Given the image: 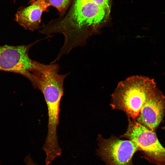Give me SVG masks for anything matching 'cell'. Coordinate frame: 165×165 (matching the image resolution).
<instances>
[{"label": "cell", "instance_id": "obj_8", "mask_svg": "<svg viewBox=\"0 0 165 165\" xmlns=\"http://www.w3.org/2000/svg\"><path fill=\"white\" fill-rule=\"evenodd\" d=\"M50 6L45 0H37L29 6H21L17 11L15 20L25 29L38 30L42 14L48 11L47 9Z\"/></svg>", "mask_w": 165, "mask_h": 165}, {"label": "cell", "instance_id": "obj_3", "mask_svg": "<svg viewBox=\"0 0 165 165\" xmlns=\"http://www.w3.org/2000/svg\"><path fill=\"white\" fill-rule=\"evenodd\" d=\"M156 87L154 79L134 75L119 82L111 95L113 109L124 111L128 118L136 120L150 90Z\"/></svg>", "mask_w": 165, "mask_h": 165}, {"label": "cell", "instance_id": "obj_9", "mask_svg": "<svg viewBox=\"0 0 165 165\" xmlns=\"http://www.w3.org/2000/svg\"><path fill=\"white\" fill-rule=\"evenodd\" d=\"M46 2L56 8L58 11L60 16H64L66 11L70 5L72 0H45Z\"/></svg>", "mask_w": 165, "mask_h": 165}, {"label": "cell", "instance_id": "obj_6", "mask_svg": "<svg viewBox=\"0 0 165 165\" xmlns=\"http://www.w3.org/2000/svg\"><path fill=\"white\" fill-rule=\"evenodd\" d=\"M97 140V153L107 165H133V156L138 150L134 142L114 136L105 139L101 134Z\"/></svg>", "mask_w": 165, "mask_h": 165}, {"label": "cell", "instance_id": "obj_11", "mask_svg": "<svg viewBox=\"0 0 165 165\" xmlns=\"http://www.w3.org/2000/svg\"><path fill=\"white\" fill-rule=\"evenodd\" d=\"M37 0H29L28 2V4L30 5L34 3Z\"/></svg>", "mask_w": 165, "mask_h": 165}, {"label": "cell", "instance_id": "obj_14", "mask_svg": "<svg viewBox=\"0 0 165 165\" xmlns=\"http://www.w3.org/2000/svg\"></svg>", "mask_w": 165, "mask_h": 165}, {"label": "cell", "instance_id": "obj_4", "mask_svg": "<svg viewBox=\"0 0 165 165\" xmlns=\"http://www.w3.org/2000/svg\"><path fill=\"white\" fill-rule=\"evenodd\" d=\"M125 133L120 138H125L135 143L144 157L150 163L165 165V148L161 144L154 131L128 118Z\"/></svg>", "mask_w": 165, "mask_h": 165}, {"label": "cell", "instance_id": "obj_2", "mask_svg": "<svg viewBox=\"0 0 165 165\" xmlns=\"http://www.w3.org/2000/svg\"><path fill=\"white\" fill-rule=\"evenodd\" d=\"M36 62L32 72V84L43 94L48 115L47 134L42 149L48 156H56L61 152L57 140V128L60 101L64 93V82L69 73L59 74L60 66L58 64Z\"/></svg>", "mask_w": 165, "mask_h": 165}, {"label": "cell", "instance_id": "obj_13", "mask_svg": "<svg viewBox=\"0 0 165 165\" xmlns=\"http://www.w3.org/2000/svg\"><path fill=\"white\" fill-rule=\"evenodd\" d=\"M15 2V0H14V2Z\"/></svg>", "mask_w": 165, "mask_h": 165}, {"label": "cell", "instance_id": "obj_1", "mask_svg": "<svg viewBox=\"0 0 165 165\" xmlns=\"http://www.w3.org/2000/svg\"><path fill=\"white\" fill-rule=\"evenodd\" d=\"M111 0H72L63 17L53 19L55 33L62 34L64 42L73 47L81 46L108 20Z\"/></svg>", "mask_w": 165, "mask_h": 165}, {"label": "cell", "instance_id": "obj_5", "mask_svg": "<svg viewBox=\"0 0 165 165\" xmlns=\"http://www.w3.org/2000/svg\"><path fill=\"white\" fill-rule=\"evenodd\" d=\"M46 38L47 37L37 40L28 45L0 46V71L19 74L32 82V72L37 61L30 58L29 49L40 40Z\"/></svg>", "mask_w": 165, "mask_h": 165}, {"label": "cell", "instance_id": "obj_10", "mask_svg": "<svg viewBox=\"0 0 165 165\" xmlns=\"http://www.w3.org/2000/svg\"><path fill=\"white\" fill-rule=\"evenodd\" d=\"M25 162L27 165H38L34 162L29 155L25 157Z\"/></svg>", "mask_w": 165, "mask_h": 165}, {"label": "cell", "instance_id": "obj_7", "mask_svg": "<svg viewBox=\"0 0 165 165\" xmlns=\"http://www.w3.org/2000/svg\"><path fill=\"white\" fill-rule=\"evenodd\" d=\"M165 113V96L156 87L150 91L136 121L154 131Z\"/></svg>", "mask_w": 165, "mask_h": 165}, {"label": "cell", "instance_id": "obj_12", "mask_svg": "<svg viewBox=\"0 0 165 165\" xmlns=\"http://www.w3.org/2000/svg\"><path fill=\"white\" fill-rule=\"evenodd\" d=\"M162 129L164 130H165V126L163 127H162Z\"/></svg>", "mask_w": 165, "mask_h": 165}]
</instances>
